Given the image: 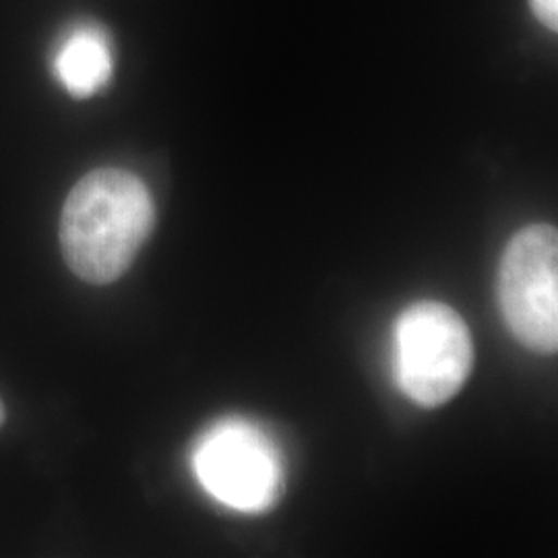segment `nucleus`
Here are the masks:
<instances>
[{"label": "nucleus", "instance_id": "f03ea898", "mask_svg": "<svg viewBox=\"0 0 558 558\" xmlns=\"http://www.w3.org/2000/svg\"><path fill=\"white\" fill-rule=\"evenodd\" d=\"M472 336L458 311L424 300L408 306L393 329V377L420 408L456 398L472 373Z\"/></svg>", "mask_w": 558, "mask_h": 558}, {"label": "nucleus", "instance_id": "39448f33", "mask_svg": "<svg viewBox=\"0 0 558 558\" xmlns=\"http://www.w3.org/2000/svg\"><path fill=\"white\" fill-rule=\"evenodd\" d=\"M112 71V44L108 34L94 23H83L69 32L54 57V73L62 87L80 100L104 89Z\"/></svg>", "mask_w": 558, "mask_h": 558}, {"label": "nucleus", "instance_id": "f257e3e1", "mask_svg": "<svg viewBox=\"0 0 558 558\" xmlns=\"http://www.w3.org/2000/svg\"><path fill=\"white\" fill-rule=\"evenodd\" d=\"M154 223L156 207L145 182L120 168H98L64 201L62 257L83 281L112 283L133 265Z\"/></svg>", "mask_w": 558, "mask_h": 558}, {"label": "nucleus", "instance_id": "0eeeda50", "mask_svg": "<svg viewBox=\"0 0 558 558\" xmlns=\"http://www.w3.org/2000/svg\"><path fill=\"white\" fill-rule=\"evenodd\" d=\"M4 424V405H2V401H0V426Z\"/></svg>", "mask_w": 558, "mask_h": 558}, {"label": "nucleus", "instance_id": "20e7f679", "mask_svg": "<svg viewBox=\"0 0 558 558\" xmlns=\"http://www.w3.org/2000/svg\"><path fill=\"white\" fill-rule=\"evenodd\" d=\"M499 304L511 333L532 352L558 348V234L536 223L509 240L499 267Z\"/></svg>", "mask_w": 558, "mask_h": 558}, {"label": "nucleus", "instance_id": "7ed1b4c3", "mask_svg": "<svg viewBox=\"0 0 558 558\" xmlns=\"http://www.w3.org/2000/svg\"><path fill=\"white\" fill-rule=\"evenodd\" d=\"M203 490L239 513H265L283 493V458L274 439L244 418L221 420L193 451Z\"/></svg>", "mask_w": 558, "mask_h": 558}, {"label": "nucleus", "instance_id": "423d86ee", "mask_svg": "<svg viewBox=\"0 0 558 558\" xmlns=\"http://www.w3.org/2000/svg\"><path fill=\"white\" fill-rule=\"evenodd\" d=\"M532 11L548 29H558V0H530Z\"/></svg>", "mask_w": 558, "mask_h": 558}]
</instances>
